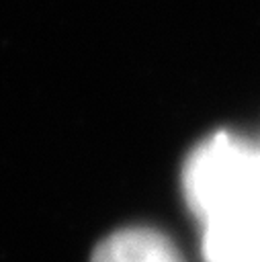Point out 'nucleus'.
<instances>
[{"instance_id":"f03ea898","label":"nucleus","mask_w":260,"mask_h":262,"mask_svg":"<svg viewBox=\"0 0 260 262\" xmlns=\"http://www.w3.org/2000/svg\"><path fill=\"white\" fill-rule=\"evenodd\" d=\"M205 262H260V217L227 215L203 225Z\"/></svg>"},{"instance_id":"20e7f679","label":"nucleus","mask_w":260,"mask_h":262,"mask_svg":"<svg viewBox=\"0 0 260 262\" xmlns=\"http://www.w3.org/2000/svg\"><path fill=\"white\" fill-rule=\"evenodd\" d=\"M250 215L260 217V147H256L254 156V168H252V182H250V205H248Z\"/></svg>"},{"instance_id":"7ed1b4c3","label":"nucleus","mask_w":260,"mask_h":262,"mask_svg":"<svg viewBox=\"0 0 260 262\" xmlns=\"http://www.w3.org/2000/svg\"><path fill=\"white\" fill-rule=\"evenodd\" d=\"M90 262H184L176 246L149 227H127L102 239Z\"/></svg>"},{"instance_id":"f257e3e1","label":"nucleus","mask_w":260,"mask_h":262,"mask_svg":"<svg viewBox=\"0 0 260 262\" xmlns=\"http://www.w3.org/2000/svg\"><path fill=\"white\" fill-rule=\"evenodd\" d=\"M256 145L231 133H215L186 160L182 188L192 213L205 223L248 213Z\"/></svg>"}]
</instances>
